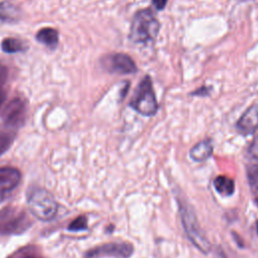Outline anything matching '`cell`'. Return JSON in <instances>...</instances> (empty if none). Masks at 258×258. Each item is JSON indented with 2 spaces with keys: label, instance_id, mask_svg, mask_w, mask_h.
Wrapping results in <instances>:
<instances>
[{
  "label": "cell",
  "instance_id": "20",
  "mask_svg": "<svg viewBox=\"0 0 258 258\" xmlns=\"http://www.w3.org/2000/svg\"><path fill=\"white\" fill-rule=\"evenodd\" d=\"M7 77H8V69L5 66L0 64V90L3 84L6 82Z\"/></svg>",
  "mask_w": 258,
  "mask_h": 258
},
{
  "label": "cell",
  "instance_id": "5",
  "mask_svg": "<svg viewBox=\"0 0 258 258\" xmlns=\"http://www.w3.org/2000/svg\"><path fill=\"white\" fill-rule=\"evenodd\" d=\"M30 225L26 214L17 208L9 207L0 212V234H20Z\"/></svg>",
  "mask_w": 258,
  "mask_h": 258
},
{
  "label": "cell",
  "instance_id": "16",
  "mask_svg": "<svg viewBox=\"0 0 258 258\" xmlns=\"http://www.w3.org/2000/svg\"><path fill=\"white\" fill-rule=\"evenodd\" d=\"M247 177L251 186L258 191V164H253L248 166Z\"/></svg>",
  "mask_w": 258,
  "mask_h": 258
},
{
  "label": "cell",
  "instance_id": "10",
  "mask_svg": "<svg viewBox=\"0 0 258 258\" xmlns=\"http://www.w3.org/2000/svg\"><path fill=\"white\" fill-rule=\"evenodd\" d=\"M21 180V173L14 167L0 168V198L13 190Z\"/></svg>",
  "mask_w": 258,
  "mask_h": 258
},
{
  "label": "cell",
  "instance_id": "21",
  "mask_svg": "<svg viewBox=\"0 0 258 258\" xmlns=\"http://www.w3.org/2000/svg\"><path fill=\"white\" fill-rule=\"evenodd\" d=\"M191 95L192 96H208V95H210V88L203 86L200 89H198L197 91L192 92Z\"/></svg>",
  "mask_w": 258,
  "mask_h": 258
},
{
  "label": "cell",
  "instance_id": "19",
  "mask_svg": "<svg viewBox=\"0 0 258 258\" xmlns=\"http://www.w3.org/2000/svg\"><path fill=\"white\" fill-rule=\"evenodd\" d=\"M249 153H250V155L254 159L258 160V135L254 138V140L250 144V146H249Z\"/></svg>",
  "mask_w": 258,
  "mask_h": 258
},
{
  "label": "cell",
  "instance_id": "7",
  "mask_svg": "<svg viewBox=\"0 0 258 258\" xmlns=\"http://www.w3.org/2000/svg\"><path fill=\"white\" fill-rule=\"evenodd\" d=\"M26 116V107L23 100L19 98L12 99L2 111L1 117L4 124L8 127H19L24 123Z\"/></svg>",
  "mask_w": 258,
  "mask_h": 258
},
{
  "label": "cell",
  "instance_id": "24",
  "mask_svg": "<svg viewBox=\"0 0 258 258\" xmlns=\"http://www.w3.org/2000/svg\"><path fill=\"white\" fill-rule=\"evenodd\" d=\"M23 258H41V257H38V256H35V255H26Z\"/></svg>",
  "mask_w": 258,
  "mask_h": 258
},
{
  "label": "cell",
  "instance_id": "11",
  "mask_svg": "<svg viewBox=\"0 0 258 258\" xmlns=\"http://www.w3.org/2000/svg\"><path fill=\"white\" fill-rule=\"evenodd\" d=\"M213 143L211 139H205L197 143L189 150V157L197 162L207 160L213 153Z\"/></svg>",
  "mask_w": 258,
  "mask_h": 258
},
{
  "label": "cell",
  "instance_id": "17",
  "mask_svg": "<svg viewBox=\"0 0 258 258\" xmlns=\"http://www.w3.org/2000/svg\"><path fill=\"white\" fill-rule=\"evenodd\" d=\"M88 228V220L85 216H80L77 219H75L68 227L70 231L73 232H79V231H84Z\"/></svg>",
  "mask_w": 258,
  "mask_h": 258
},
{
  "label": "cell",
  "instance_id": "8",
  "mask_svg": "<svg viewBox=\"0 0 258 258\" xmlns=\"http://www.w3.org/2000/svg\"><path fill=\"white\" fill-rule=\"evenodd\" d=\"M133 253V246L130 243H108L92 249L86 258H99L103 256H114L128 258Z\"/></svg>",
  "mask_w": 258,
  "mask_h": 258
},
{
  "label": "cell",
  "instance_id": "9",
  "mask_svg": "<svg viewBox=\"0 0 258 258\" xmlns=\"http://www.w3.org/2000/svg\"><path fill=\"white\" fill-rule=\"evenodd\" d=\"M237 130L243 135H251L258 129V106L247 109L236 123Z\"/></svg>",
  "mask_w": 258,
  "mask_h": 258
},
{
  "label": "cell",
  "instance_id": "25",
  "mask_svg": "<svg viewBox=\"0 0 258 258\" xmlns=\"http://www.w3.org/2000/svg\"><path fill=\"white\" fill-rule=\"evenodd\" d=\"M256 230H257V233H258V221H257V223H256Z\"/></svg>",
  "mask_w": 258,
  "mask_h": 258
},
{
  "label": "cell",
  "instance_id": "22",
  "mask_svg": "<svg viewBox=\"0 0 258 258\" xmlns=\"http://www.w3.org/2000/svg\"><path fill=\"white\" fill-rule=\"evenodd\" d=\"M168 0H152V4L155 6L157 10H163L167 4Z\"/></svg>",
  "mask_w": 258,
  "mask_h": 258
},
{
  "label": "cell",
  "instance_id": "18",
  "mask_svg": "<svg viewBox=\"0 0 258 258\" xmlns=\"http://www.w3.org/2000/svg\"><path fill=\"white\" fill-rule=\"evenodd\" d=\"M14 136L8 132L0 133V155H2L11 145Z\"/></svg>",
  "mask_w": 258,
  "mask_h": 258
},
{
  "label": "cell",
  "instance_id": "6",
  "mask_svg": "<svg viewBox=\"0 0 258 258\" xmlns=\"http://www.w3.org/2000/svg\"><path fill=\"white\" fill-rule=\"evenodd\" d=\"M102 66L111 74L130 75L137 72L135 61L128 54L122 52L111 53L104 56L102 59Z\"/></svg>",
  "mask_w": 258,
  "mask_h": 258
},
{
  "label": "cell",
  "instance_id": "12",
  "mask_svg": "<svg viewBox=\"0 0 258 258\" xmlns=\"http://www.w3.org/2000/svg\"><path fill=\"white\" fill-rule=\"evenodd\" d=\"M214 187L221 196L229 197L235 191V182L232 178L226 175H219L214 179Z\"/></svg>",
  "mask_w": 258,
  "mask_h": 258
},
{
  "label": "cell",
  "instance_id": "13",
  "mask_svg": "<svg viewBox=\"0 0 258 258\" xmlns=\"http://www.w3.org/2000/svg\"><path fill=\"white\" fill-rule=\"evenodd\" d=\"M36 40L46 46L54 47L58 41V32L54 28L44 27L36 33Z\"/></svg>",
  "mask_w": 258,
  "mask_h": 258
},
{
  "label": "cell",
  "instance_id": "15",
  "mask_svg": "<svg viewBox=\"0 0 258 258\" xmlns=\"http://www.w3.org/2000/svg\"><path fill=\"white\" fill-rule=\"evenodd\" d=\"M1 48L6 53H15L23 50V43L19 39L7 37L3 39L1 43Z\"/></svg>",
  "mask_w": 258,
  "mask_h": 258
},
{
  "label": "cell",
  "instance_id": "4",
  "mask_svg": "<svg viewBox=\"0 0 258 258\" xmlns=\"http://www.w3.org/2000/svg\"><path fill=\"white\" fill-rule=\"evenodd\" d=\"M27 206L36 219L44 222L52 220L57 212V204L53 196L41 187H36L28 194Z\"/></svg>",
  "mask_w": 258,
  "mask_h": 258
},
{
  "label": "cell",
  "instance_id": "2",
  "mask_svg": "<svg viewBox=\"0 0 258 258\" xmlns=\"http://www.w3.org/2000/svg\"><path fill=\"white\" fill-rule=\"evenodd\" d=\"M178 204L180 221L188 240L199 251L208 254L211 251V243L202 229L194 210L188 205H183L180 202Z\"/></svg>",
  "mask_w": 258,
  "mask_h": 258
},
{
  "label": "cell",
  "instance_id": "14",
  "mask_svg": "<svg viewBox=\"0 0 258 258\" xmlns=\"http://www.w3.org/2000/svg\"><path fill=\"white\" fill-rule=\"evenodd\" d=\"M17 8L9 2L0 3V19L3 21L15 20L17 18Z\"/></svg>",
  "mask_w": 258,
  "mask_h": 258
},
{
  "label": "cell",
  "instance_id": "3",
  "mask_svg": "<svg viewBox=\"0 0 258 258\" xmlns=\"http://www.w3.org/2000/svg\"><path fill=\"white\" fill-rule=\"evenodd\" d=\"M129 106L137 113L146 117L156 114L158 110V103L153 90L152 81L149 76H145L139 83L129 102Z\"/></svg>",
  "mask_w": 258,
  "mask_h": 258
},
{
  "label": "cell",
  "instance_id": "1",
  "mask_svg": "<svg viewBox=\"0 0 258 258\" xmlns=\"http://www.w3.org/2000/svg\"><path fill=\"white\" fill-rule=\"evenodd\" d=\"M160 28L159 21L150 9H142L135 13L130 27V39L134 43L148 44L155 40Z\"/></svg>",
  "mask_w": 258,
  "mask_h": 258
},
{
  "label": "cell",
  "instance_id": "23",
  "mask_svg": "<svg viewBox=\"0 0 258 258\" xmlns=\"http://www.w3.org/2000/svg\"><path fill=\"white\" fill-rule=\"evenodd\" d=\"M5 98H6V94H5V92H4V91H2V90H0V107H1V106H2V104L4 103Z\"/></svg>",
  "mask_w": 258,
  "mask_h": 258
}]
</instances>
